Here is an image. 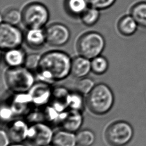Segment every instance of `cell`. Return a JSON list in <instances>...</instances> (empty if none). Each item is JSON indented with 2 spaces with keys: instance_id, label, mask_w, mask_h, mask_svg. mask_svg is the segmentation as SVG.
<instances>
[{
  "instance_id": "cell-4",
  "label": "cell",
  "mask_w": 146,
  "mask_h": 146,
  "mask_svg": "<svg viewBox=\"0 0 146 146\" xmlns=\"http://www.w3.org/2000/svg\"><path fill=\"white\" fill-rule=\"evenodd\" d=\"M105 44V40L100 33L90 31L82 34L78 38L76 49L79 55L92 59L100 55Z\"/></svg>"
},
{
  "instance_id": "cell-10",
  "label": "cell",
  "mask_w": 146,
  "mask_h": 146,
  "mask_svg": "<svg viewBox=\"0 0 146 146\" xmlns=\"http://www.w3.org/2000/svg\"><path fill=\"white\" fill-rule=\"evenodd\" d=\"M24 40L31 48H40L46 42L45 30L42 28L29 29L24 35Z\"/></svg>"
},
{
  "instance_id": "cell-24",
  "label": "cell",
  "mask_w": 146,
  "mask_h": 146,
  "mask_svg": "<svg viewBox=\"0 0 146 146\" xmlns=\"http://www.w3.org/2000/svg\"><path fill=\"white\" fill-rule=\"evenodd\" d=\"M95 86L94 81L88 78H80L76 84V89L81 94H88Z\"/></svg>"
},
{
  "instance_id": "cell-28",
  "label": "cell",
  "mask_w": 146,
  "mask_h": 146,
  "mask_svg": "<svg viewBox=\"0 0 146 146\" xmlns=\"http://www.w3.org/2000/svg\"><path fill=\"white\" fill-rule=\"evenodd\" d=\"M9 146H25V145L21 144V143H14L13 144L9 145Z\"/></svg>"
},
{
  "instance_id": "cell-3",
  "label": "cell",
  "mask_w": 146,
  "mask_h": 146,
  "mask_svg": "<svg viewBox=\"0 0 146 146\" xmlns=\"http://www.w3.org/2000/svg\"><path fill=\"white\" fill-rule=\"evenodd\" d=\"M5 79L8 87L18 93L30 90L34 82L32 72L25 66L9 67L5 74Z\"/></svg>"
},
{
  "instance_id": "cell-13",
  "label": "cell",
  "mask_w": 146,
  "mask_h": 146,
  "mask_svg": "<svg viewBox=\"0 0 146 146\" xmlns=\"http://www.w3.org/2000/svg\"><path fill=\"white\" fill-rule=\"evenodd\" d=\"M26 55L19 47L6 50L3 56L5 63L9 67H17L24 65Z\"/></svg>"
},
{
  "instance_id": "cell-6",
  "label": "cell",
  "mask_w": 146,
  "mask_h": 146,
  "mask_svg": "<svg viewBox=\"0 0 146 146\" xmlns=\"http://www.w3.org/2000/svg\"><path fill=\"white\" fill-rule=\"evenodd\" d=\"M106 139L112 146H124L133 135L132 127L124 121H117L111 124L106 129Z\"/></svg>"
},
{
  "instance_id": "cell-12",
  "label": "cell",
  "mask_w": 146,
  "mask_h": 146,
  "mask_svg": "<svg viewBox=\"0 0 146 146\" xmlns=\"http://www.w3.org/2000/svg\"><path fill=\"white\" fill-rule=\"evenodd\" d=\"M82 121L81 113L77 110L73 109L64 114L61 123L64 129L74 132L80 127Z\"/></svg>"
},
{
  "instance_id": "cell-11",
  "label": "cell",
  "mask_w": 146,
  "mask_h": 146,
  "mask_svg": "<svg viewBox=\"0 0 146 146\" xmlns=\"http://www.w3.org/2000/svg\"><path fill=\"white\" fill-rule=\"evenodd\" d=\"M91 71V61L82 56H76L71 60V74L78 78L87 76Z\"/></svg>"
},
{
  "instance_id": "cell-9",
  "label": "cell",
  "mask_w": 146,
  "mask_h": 146,
  "mask_svg": "<svg viewBox=\"0 0 146 146\" xmlns=\"http://www.w3.org/2000/svg\"><path fill=\"white\" fill-rule=\"evenodd\" d=\"M46 42L50 45L59 47L64 45L69 40L70 31L64 25L54 23L49 25L45 30Z\"/></svg>"
},
{
  "instance_id": "cell-1",
  "label": "cell",
  "mask_w": 146,
  "mask_h": 146,
  "mask_svg": "<svg viewBox=\"0 0 146 146\" xmlns=\"http://www.w3.org/2000/svg\"><path fill=\"white\" fill-rule=\"evenodd\" d=\"M71 59L64 52L54 50L43 54L37 69L42 80L59 81L65 79L71 73Z\"/></svg>"
},
{
  "instance_id": "cell-19",
  "label": "cell",
  "mask_w": 146,
  "mask_h": 146,
  "mask_svg": "<svg viewBox=\"0 0 146 146\" xmlns=\"http://www.w3.org/2000/svg\"><path fill=\"white\" fill-rule=\"evenodd\" d=\"M108 66L109 64L107 59L100 55L91 60V71L97 75L104 74L108 70Z\"/></svg>"
},
{
  "instance_id": "cell-5",
  "label": "cell",
  "mask_w": 146,
  "mask_h": 146,
  "mask_svg": "<svg viewBox=\"0 0 146 146\" xmlns=\"http://www.w3.org/2000/svg\"><path fill=\"white\" fill-rule=\"evenodd\" d=\"M49 17L48 9L40 2L28 3L22 11V22L28 29L42 28L48 22Z\"/></svg>"
},
{
  "instance_id": "cell-8",
  "label": "cell",
  "mask_w": 146,
  "mask_h": 146,
  "mask_svg": "<svg viewBox=\"0 0 146 146\" xmlns=\"http://www.w3.org/2000/svg\"><path fill=\"white\" fill-rule=\"evenodd\" d=\"M53 136L49 126L42 123H36L29 128L26 139L33 146H44L52 142Z\"/></svg>"
},
{
  "instance_id": "cell-17",
  "label": "cell",
  "mask_w": 146,
  "mask_h": 146,
  "mask_svg": "<svg viewBox=\"0 0 146 146\" xmlns=\"http://www.w3.org/2000/svg\"><path fill=\"white\" fill-rule=\"evenodd\" d=\"M87 0H65L64 7L66 11L71 15L77 17L82 14L88 7Z\"/></svg>"
},
{
  "instance_id": "cell-15",
  "label": "cell",
  "mask_w": 146,
  "mask_h": 146,
  "mask_svg": "<svg viewBox=\"0 0 146 146\" xmlns=\"http://www.w3.org/2000/svg\"><path fill=\"white\" fill-rule=\"evenodd\" d=\"M138 26L137 22L131 15L121 17L117 25L119 32L126 36L133 35L137 31Z\"/></svg>"
},
{
  "instance_id": "cell-26",
  "label": "cell",
  "mask_w": 146,
  "mask_h": 146,
  "mask_svg": "<svg viewBox=\"0 0 146 146\" xmlns=\"http://www.w3.org/2000/svg\"><path fill=\"white\" fill-rule=\"evenodd\" d=\"M88 6L98 10L107 9L112 6L116 0H87Z\"/></svg>"
},
{
  "instance_id": "cell-2",
  "label": "cell",
  "mask_w": 146,
  "mask_h": 146,
  "mask_svg": "<svg viewBox=\"0 0 146 146\" xmlns=\"http://www.w3.org/2000/svg\"><path fill=\"white\" fill-rule=\"evenodd\" d=\"M114 96L111 88L104 83L95 85L87 94L86 103L88 109L96 115H104L112 108Z\"/></svg>"
},
{
  "instance_id": "cell-18",
  "label": "cell",
  "mask_w": 146,
  "mask_h": 146,
  "mask_svg": "<svg viewBox=\"0 0 146 146\" xmlns=\"http://www.w3.org/2000/svg\"><path fill=\"white\" fill-rule=\"evenodd\" d=\"M130 15L139 26L146 29V2H139L134 4L130 10Z\"/></svg>"
},
{
  "instance_id": "cell-22",
  "label": "cell",
  "mask_w": 146,
  "mask_h": 146,
  "mask_svg": "<svg viewBox=\"0 0 146 146\" xmlns=\"http://www.w3.org/2000/svg\"><path fill=\"white\" fill-rule=\"evenodd\" d=\"M77 144L79 146H91L95 140V136L92 131L83 129L76 135Z\"/></svg>"
},
{
  "instance_id": "cell-7",
  "label": "cell",
  "mask_w": 146,
  "mask_h": 146,
  "mask_svg": "<svg viewBox=\"0 0 146 146\" xmlns=\"http://www.w3.org/2000/svg\"><path fill=\"white\" fill-rule=\"evenodd\" d=\"M24 39L21 30L16 26L2 22L0 26V47L4 51L19 47Z\"/></svg>"
},
{
  "instance_id": "cell-29",
  "label": "cell",
  "mask_w": 146,
  "mask_h": 146,
  "mask_svg": "<svg viewBox=\"0 0 146 146\" xmlns=\"http://www.w3.org/2000/svg\"><path fill=\"white\" fill-rule=\"evenodd\" d=\"M44 146H54L52 144V145H50V144H48V145H44Z\"/></svg>"
},
{
  "instance_id": "cell-25",
  "label": "cell",
  "mask_w": 146,
  "mask_h": 146,
  "mask_svg": "<svg viewBox=\"0 0 146 146\" xmlns=\"http://www.w3.org/2000/svg\"><path fill=\"white\" fill-rule=\"evenodd\" d=\"M41 56L38 54H30L26 55L24 66L28 70H37Z\"/></svg>"
},
{
  "instance_id": "cell-21",
  "label": "cell",
  "mask_w": 146,
  "mask_h": 146,
  "mask_svg": "<svg viewBox=\"0 0 146 146\" xmlns=\"http://www.w3.org/2000/svg\"><path fill=\"white\" fill-rule=\"evenodd\" d=\"M3 22L16 26L22 21V12L17 9H9L2 15Z\"/></svg>"
},
{
  "instance_id": "cell-23",
  "label": "cell",
  "mask_w": 146,
  "mask_h": 146,
  "mask_svg": "<svg viewBox=\"0 0 146 146\" xmlns=\"http://www.w3.org/2000/svg\"><path fill=\"white\" fill-rule=\"evenodd\" d=\"M30 90L31 98L35 99L46 98L50 94L49 86L43 82L34 84Z\"/></svg>"
},
{
  "instance_id": "cell-27",
  "label": "cell",
  "mask_w": 146,
  "mask_h": 146,
  "mask_svg": "<svg viewBox=\"0 0 146 146\" xmlns=\"http://www.w3.org/2000/svg\"><path fill=\"white\" fill-rule=\"evenodd\" d=\"M0 139H1V146H9L10 144V139L7 132L4 130L0 131Z\"/></svg>"
},
{
  "instance_id": "cell-14",
  "label": "cell",
  "mask_w": 146,
  "mask_h": 146,
  "mask_svg": "<svg viewBox=\"0 0 146 146\" xmlns=\"http://www.w3.org/2000/svg\"><path fill=\"white\" fill-rule=\"evenodd\" d=\"M29 128L24 121L17 120L9 127L7 132L10 140L14 141V143H19L23 140L27 139Z\"/></svg>"
},
{
  "instance_id": "cell-20",
  "label": "cell",
  "mask_w": 146,
  "mask_h": 146,
  "mask_svg": "<svg viewBox=\"0 0 146 146\" xmlns=\"http://www.w3.org/2000/svg\"><path fill=\"white\" fill-rule=\"evenodd\" d=\"M81 20L87 26H92L96 24L100 17L99 10L88 7L80 16Z\"/></svg>"
},
{
  "instance_id": "cell-16",
  "label": "cell",
  "mask_w": 146,
  "mask_h": 146,
  "mask_svg": "<svg viewBox=\"0 0 146 146\" xmlns=\"http://www.w3.org/2000/svg\"><path fill=\"white\" fill-rule=\"evenodd\" d=\"M51 143L54 146H76V135L65 129L59 131L54 134Z\"/></svg>"
}]
</instances>
